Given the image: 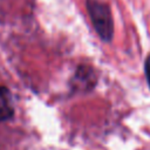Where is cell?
I'll return each instance as SVG.
<instances>
[{
  "instance_id": "6da1fadb",
  "label": "cell",
  "mask_w": 150,
  "mask_h": 150,
  "mask_svg": "<svg viewBox=\"0 0 150 150\" xmlns=\"http://www.w3.org/2000/svg\"><path fill=\"white\" fill-rule=\"evenodd\" d=\"M87 8L98 36L105 42L111 41L114 35V21L110 7L98 0H87Z\"/></svg>"
},
{
  "instance_id": "7a4b0ae2",
  "label": "cell",
  "mask_w": 150,
  "mask_h": 150,
  "mask_svg": "<svg viewBox=\"0 0 150 150\" xmlns=\"http://www.w3.org/2000/svg\"><path fill=\"white\" fill-rule=\"evenodd\" d=\"M14 114L11 93L6 87L0 86V122L9 120Z\"/></svg>"
},
{
  "instance_id": "3957f363",
  "label": "cell",
  "mask_w": 150,
  "mask_h": 150,
  "mask_svg": "<svg viewBox=\"0 0 150 150\" xmlns=\"http://www.w3.org/2000/svg\"><path fill=\"white\" fill-rule=\"evenodd\" d=\"M144 73H145L146 82H148V84L150 87V55H148L145 61H144Z\"/></svg>"
}]
</instances>
